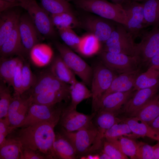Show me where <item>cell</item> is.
Masks as SVG:
<instances>
[{
    "label": "cell",
    "instance_id": "1",
    "mask_svg": "<svg viewBox=\"0 0 159 159\" xmlns=\"http://www.w3.org/2000/svg\"><path fill=\"white\" fill-rule=\"evenodd\" d=\"M56 125L48 121L21 127L14 137L22 145L44 155L47 159H57L53 148Z\"/></svg>",
    "mask_w": 159,
    "mask_h": 159
},
{
    "label": "cell",
    "instance_id": "15",
    "mask_svg": "<svg viewBox=\"0 0 159 159\" xmlns=\"http://www.w3.org/2000/svg\"><path fill=\"white\" fill-rule=\"evenodd\" d=\"M32 103L31 96L15 95L9 106L6 116L13 131L19 127L24 122L29 108Z\"/></svg>",
    "mask_w": 159,
    "mask_h": 159
},
{
    "label": "cell",
    "instance_id": "54",
    "mask_svg": "<svg viewBox=\"0 0 159 159\" xmlns=\"http://www.w3.org/2000/svg\"><path fill=\"white\" fill-rule=\"evenodd\" d=\"M131 2H142L145 0H130Z\"/></svg>",
    "mask_w": 159,
    "mask_h": 159
},
{
    "label": "cell",
    "instance_id": "45",
    "mask_svg": "<svg viewBox=\"0 0 159 159\" xmlns=\"http://www.w3.org/2000/svg\"><path fill=\"white\" fill-rule=\"evenodd\" d=\"M47 159L43 154L22 145L19 159Z\"/></svg>",
    "mask_w": 159,
    "mask_h": 159
},
{
    "label": "cell",
    "instance_id": "12",
    "mask_svg": "<svg viewBox=\"0 0 159 159\" xmlns=\"http://www.w3.org/2000/svg\"><path fill=\"white\" fill-rule=\"evenodd\" d=\"M127 16V22L124 26L134 39L141 36L146 28L142 3L131 2L123 8Z\"/></svg>",
    "mask_w": 159,
    "mask_h": 159
},
{
    "label": "cell",
    "instance_id": "34",
    "mask_svg": "<svg viewBox=\"0 0 159 159\" xmlns=\"http://www.w3.org/2000/svg\"><path fill=\"white\" fill-rule=\"evenodd\" d=\"M21 60L18 57L10 59L1 58L0 75L1 80L9 86L12 85V79L16 67Z\"/></svg>",
    "mask_w": 159,
    "mask_h": 159
},
{
    "label": "cell",
    "instance_id": "16",
    "mask_svg": "<svg viewBox=\"0 0 159 159\" xmlns=\"http://www.w3.org/2000/svg\"><path fill=\"white\" fill-rule=\"evenodd\" d=\"M70 85L57 78L50 70L42 72L31 88L30 95L34 96L49 91L69 92Z\"/></svg>",
    "mask_w": 159,
    "mask_h": 159
},
{
    "label": "cell",
    "instance_id": "8",
    "mask_svg": "<svg viewBox=\"0 0 159 159\" xmlns=\"http://www.w3.org/2000/svg\"><path fill=\"white\" fill-rule=\"evenodd\" d=\"M140 42L135 44V56L140 64H147L159 49V24L145 31Z\"/></svg>",
    "mask_w": 159,
    "mask_h": 159
},
{
    "label": "cell",
    "instance_id": "19",
    "mask_svg": "<svg viewBox=\"0 0 159 159\" xmlns=\"http://www.w3.org/2000/svg\"><path fill=\"white\" fill-rule=\"evenodd\" d=\"M133 89L125 92L110 93L101 97L94 110V112L104 111L116 114L132 95Z\"/></svg>",
    "mask_w": 159,
    "mask_h": 159
},
{
    "label": "cell",
    "instance_id": "24",
    "mask_svg": "<svg viewBox=\"0 0 159 159\" xmlns=\"http://www.w3.org/2000/svg\"><path fill=\"white\" fill-rule=\"evenodd\" d=\"M53 148L58 159L77 158V152L73 145L62 134L58 133L56 134Z\"/></svg>",
    "mask_w": 159,
    "mask_h": 159
},
{
    "label": "cell",
    "instance_id": "49",
    "mask_svg": "<svg viewBox=\"0 0 159 159\" xmlns=\"http://www.w3.org/2000/svg\"><path fill=\"white\" fill-rule=\"evenodd\" d=\"M148 125L159 134V115Z\"/></svg>",
    "mask_w": 159,
    "mask_h": 159
},
{
    "label": "cell",
    "instance_id": "20",
    "mask_svg": "<svg viewBox=\"0 0 159 159\" xmlns=\"http://www.w3.org/2000/svg\"><path fill=\"white\" fill-rule=\"evenodd\" d=\"M140 73V70L139 68L132 72L116 75L113 79L110 87L102 97L112 92H125L131 90L133 88L137 77Z\"/></svg>",
    "mask_w": 159,
    "mask_h": 159
},
{
    "label": "cell",
    "instance_id": "21",
    "mask_svg": "<svg viewBox=\"0 0 159 159\" xmlns=\"http://www.w3.org/2000/svg\"><path fill=\"white\" fill-rule=\"evenodd\" d=\"M18 24L19 23L0 46L1 57L6 58L14 54H21L24 53Z\"/></svg>",
    "mask_w": 159,
    "mask_h": 159
},
{
    "label": "cell",
    "instance_id": "55",
    "mask_svg": "<svg viewBox=\"0 0 159 159\" xmlns=\"http://www.w3.org/2000/svg\"><path fill=\"white\" fill-rule=\"evenodd\" d=\"M66 0V1H68V2H69V1H75L76 0Z\"/></svg>",
    "mask_w": 159,
    "mask_h": 159
},
{
    "label": "cell",
    "instance_id": "47",
    "mask_svg": "<svg viewBox=\"0 0 159 159\" xmlns=\"http://www.w3.org/2000/svg\"><path fill=\"white\" fill-rule=\"evenodd\" d=\"M17 6L24 8V5L20 3L11 2L4 0H0V12L4 11Z\"/></svg>",
    "mask_w": 159,
    "mask_h": 159
},
{
    "label": "cell",
    "instance_id": "5",
    "mask_svg": "<svg viewBox=\"0 0 159 159\" xmlns=\"http://www.w3.org/2000/svg\"><path fill=\"white\" fill-rule=\"evenodd\" d=\"M116 75L114 72L101 62L94 67L91 85L93 111L103 94L110 87Z\"/></svg>",
    "mask_w": 159,
    "mask_h": 159
},
{
    "label": "cell",
    "instance_id": "13",
    "mask_svg": "<svg viewBox=\"0 0 159 159\" xmlns=\"http://www.w3.org/2000/svg\"><path fill=\"white\" fill-rule=\"evenodd\" d=\"M97 112L87 115L68 107L62 109L59 120L63 128L67 132H73L87 128L92 125Z\"/></svg>",
    "mask_w": 159,
    "mask_h": 159
},
{
    "label": "cell",
    "instance_id": "33",
    "mask_svg": "<svg viewBox=\"0 0 159 159\" xmlns=\"http://www.w3.org/2000/svg\"><path fill=\"white\" fill-rule=\"evenodd\" d=\"M50 17L54 26L58 30L72 29L79 26V21L73 12H64L51 14Z\"/></svg>",
    "mask_w": 159,
    "mask_h": 159
},
{
    "label": "cell",
    "instance_id": "40",
    "mask_svg": "<svg viewBox=\"0 0 159 159\" xmlns=\"http://www.w3.org/2000/svg\"><path fill=\"white\" fill-rule=\"evenodd\" d=\"M102 152L108 155L111 159L129 158L120 150L117 140L111 141L104 140Z\"/></svg>",
    "mask_w": 159,
    "mask_h": 159
},
{
    "label": "cell",
    "instance_id": "3",
    "mask_svg": "<svg viewBox=\"0 0 159 159\" xmlns=\"http://www.w3.org/2000/svg\"><path fill=\"white\" fill-rule=\"evenodd\" d=\"M55 47L65 63L86 85L90 86L93 69L84 60L64 44L56 42Z\"/></svg>",
    "mask_w": 159,
    "mask_h": 159
},
{
    "label": "cell",
    "instance_id": "50",
    "mask_svg": "<svg viewBox=\"0 0 159 159\" xmlns=\"http://www.w3.org/2000/svg\"><path fill=\"white\" fill-rule=\"evenodd\" d=\"M112 3L118 4L124 8L131 2L130 0H110Z\"/></svg>",
    "mask_w": 159,
    "mask_h": 159
},
{
    "label": "cell",
    "instance_id": "7",
    "mask_svg": "<svg viewBox=\"0 0 159 159\" xmlns=\"http://www.w3.org/2000/svg\"><path fill=\"white\" fill-rule=\"evenodd\" d=\"M99 57L107 67L119 74L137 70L140 64L135 56L101 51Z\"/></svg>",
    "mask_w": 159,
    "mask_h": 159
},
{
    "label": "cell",
    "instance_id": "26",
    "mask_svg": "<svg viewBox=\"0 0 159 159\" xmlns=\"http://www.w3.org/2000/svg\"><path fill=\"white\" fill-rule=\"evenodd\" d=\"M159 115V95H156L132 117L149 125Z\"/></svg>",
    "mask_w": 159,
    "mask_h": 159
},
{
    "label": "cell",
    "instance_id": "44",
    "mask_svg": "<svg viewBox=\"0 0 159 159\" xmlns=\"http://www.w3.org/2000/svg\"><path fill=\"white\" fill-rule=\"evenodd\" d=\"M23 63L21 60L17 65L12 79V85L14 91V95H21L22 92V69Z\"/></svg>",
    "mask_w": 159,
    "mask_h": 159
},
{
    "label": "cell",
    "instance_id": "27",
    "mask_svg": "<svg viewBox=\"0 0 159 159\" xmlns=\"http://www.w3.org/2000/svg\"><path fill=\"white\" fill-rule=\"evenodd\" d=\"M83 82L77 80L70 85L69 93L71 102L68 107L71 109H76L77 106L83 100L92 97L91 91Z\"/></svg>",
    "mask_w": 159,
    "mask_h": 159
},
{
    "label": "cell",
    "instance_id": "30",
    "mask_svg": "<svg viewBox=\"0 0 159 159\" xmlns=\"http://www.w3.org/2000/svg\"><path fill=\"white\" fill-rule=\"evenodd\" d=\"M22 144L16 138L6 139L0 145V159H19Z\"/></svg>",
    "mask_w": 159,
    "mask_h": 159
},
{
    "label": "cell",
    "instance_id": "32",
    "mask_svg": "<svg viewBox=\"0 0 159 159\" xmlns=\"http://www.w3.org/2000/svg\"><path fill=\"white\" fill-rule=\"evenodd\" d=\"M142 3L146 28L159 24V0H145Z\"/></svg>",
    "mask_w": 159,
    "mask_h": 159
},
{
    "label": "cell",
    "instance_id": "46",
    "mask_svg": "<svg viewBox=\"0 0 159 159\" xmlns=\"http://www.w3.org/2000/svg\"><path fill=\"white\" fill-rule=\"evenodd\" d=\"M13 131L7 117L0 119V145L5 140L6 137Z\"/></svg>",
    "mask_w": 159,
    "mask_h": 159
},
{
    "label": "cell",
    "instance_id": "29",
    "mask_svg": "<svg viewBox=\"0 0 159 159\" xmlns=\"http://www.w3.org/2000/svg\"><path fill=\"white\" fill-rule=\"evenodd\" d=\"M159 84V70L148 68L145 72L137 77L133 88L134 91L150 88Z\"/></svg>",
    "mask_w": 159,
    "mask_h": 159
},
{
    "label": "cell",
    "instance_id": "22",
    "mask_svg": "<svg viewBox=\"0 0 159 159\" xmlns=\"http://www.w3.org/2000/svg\"><path fill=\"white\" fill-rule=\"evenodd\" d=\"M13 8L0 13V46L19 23L20 16Z\"/></svg>",
    "mask_w": 159,
    "mask_h": 159
},
{
    "label": "cell",
    "instance_id": "48",
    "mask_svg": "<svg viewBox=\"0 0 159 159\" xmlns=\"http://www.w3.org/2000/svg\"><path fill=\"white\" fill-rule=\"evenodd\" d=\"M148 66V68H152L159 70V49L151 58Z\"/></svg>",
    "mask_w": 159,
    "mask_h": 159
},
{
    "label": "cell",
    "instance_id": "18",
    "mask_svg": "<svg viewBox=\"0 0 159 159\" xmlns=\"http://www.w3.org/2000/svg\"><path fill=\"white\" fill-rule=\"evenodd\" d=\"M159 84L154 87L135 91L122 107V112L132 117L144 105L156 95Z\"/></svg>",
    "mask_w": 159,
    "mask_h": 159
},
{
    "label": "cell",
    "instance_id": "31",
    "mask_svg": "<svg viewBox=\"0 0 159 159\" xmlns=\"http://www.w3.org/2000/svg\"><path fill=\"white\" fill-rule=\"evenodd\" d=\"M101 43L93 34L89 33L81 37L78 52L86 57H91L98 53Z\"/></svg>",
    "mask_w": 159,
    "mask_h": 159
},
{
    "label": "cell",
    "instance_id": "4",
    "mask_svg": "<svg viewBox=\"0 0 159 159\" xmlns=\"http://www.w3.org/2000/svg\"><path fill=\"white\" fill-rule=\"evenodd\" d=\"M134 39L124 25L118 23L110 37L104 43L102 51L134 56Z\"/></svg>",
    "mask_w": 159,
    "mask_h": 159
},
{
    "label": "cell",
    "instance_id": "38",
    "mask_svg": "<svg viewBox=\"0 0 159 159\" xmlns=\"http://www.w3.org/2000/svg\"><path fill=\"white\" fill-rule=\"evenodd\" d=\"M1 80L0 85V119L7 116L9 106L13 99L10 90Z\"/></svg>",
    "mask_w": 159,
    "mask_h": 159
},
{
    "label": "cell",
    "instance_id": "14",
    "mask_svg": "<svg viewBox=\"0 0 159 159\" xmlns=\"http://www.w3.org/2000/svg\"><path fill=\"white\" fill-rule=\"evenodd\" d=\"M116 114L104 111L97 112L95 117V125L97 129V133L87 155L100 150L103 146L105 134L107 130L115 124L122 121L116 117Z\"/></svg>",
    "mask_w": 159,
    "mask_h": 159
},
{
    "label": "cell",
    "instance_id": "10",
    "mask_svg": "<svg viewBox=\"0 0 159 159\" xmlns=\"http://www.w3.org/2000/svg\"><path fill=\"white\" fill-rule=\"evenodd\" d=\"M79 22V26L94 35L103 43L118 23L97 15L86 16Z\"/></svg>",
    "mask_w": 159,
    "mask_h": 159
},
{
    "label": "cell",
    "instance_id": "28",
    "mask_svg": "<svg viewBox=\"0 0 159 159\" xmlns=\"http://www.w3.org/2000/svg\"><path fill=\"white\" fill-rule=\"evenodd\" d=\"M69 96V92L49 91L31 96L32 103L55 105L63 100H66Z\"/></svg>",
    "mask_w": 159,
    "mask_h": 159
},
{
    "label": "cell",
    "instance_id": "52",
    "mask_svg": "<svg viewBox=\"0 0 159 159\" xmlns=\"http://www.w3.org/2000/svg\"><path fill=\"white\" fill-rule=\"evenodd\" d=\"M7 1L11 2H19L23 4L24 5V9L25 8L26 5L28 4L30 0H4Z\"/></svg>",
    "mask_w": 159,
    "mask_h": 159
},
{
    "label": "cell",
    "instance_id": "36",
    "mask_svg": "<svg viewBox=\"0 0 159 159\" xmlns=\"http://www.w3.org/2000/svg\"><path fill=\"white\" fill-rule=\"evenodd\" d=\"M42 7L51 14L73 12L69 2L65 0H40Z\"/></svg>",
    "mask_w": 159,
    "mask_h": 159
},
{
    "label": "cell",
    "instance_id": "37",
    "mask_svg": "<svg viewBox=\"0 0 159 159\" xmlns=\"http://www.w3.org/2000/svg\"><path fill=\"white\" fill-rule=\"evenodd\" d=\"M53 53L52 49L49 46L38 43L32 48L29 54L34 61L47 63L51 59Z\"/></svg>",
    "mask_w": 159,
    "mask_h": 159
},
{
    "label": "cell",
    "instance_id": "17",
    "mask_svg": "<svg viewBox=\"0 0 159 159\" xmlns=\"http://www.w3.org/2000/svg\"><path fill=\"white\" fill-rule=\"evenodd\" d=\"M18 26L24 53L29 54L32 48L38 43L40 34L28 14L20 16Z\"/></svg>",
    "mask_w": 159,
    "mask_h": 159
},
{
    "label": "cell",
    "instance_id": "43",
    "mask_svg": "<svg viewBox=\"0 0 159 159\" xmlns=\"http://www.w3.org/2000/svg\"><path fill=\"white\" fill-rule=\"evenodd\" d=\"M137 143L136 159H155L153 146L142 142Z\"/></svg>",
    "mask_w": 159,
    "mask_h": 159
},
{
    "label": "cell",
    "instance_id": "9",
    "mask_svg": "<svg viewBox=\"0 0 159 159\" xmlns=\"http://www.w3.org/2000/svg\"><path fill=\"white\" fill-rule=\"evenodd\" d=\"M97 133V129L94 124L87 128L73 132H67L63 128L62 130V134L74 147L77 158L87 155Z\"/></svg>",
    "mask_w": 159,
    "mask_h": 159
},
{
    "label": "cell",
    "instance_id": "25",
    "mask_svg": "<svg viewBox=\"0 0 159 159\" xmlns=\"http://www.w3.org/2000/svg\"><path fill=\"white\" fill-rule=\"evenodd\" d=\"M125 120L137 137H147L159 142V134L148 124L135 117H128Z\"/></svg>",
    "mask_w": 159,
    "mask_h": 159
},
{
    "label": "cell",
    "instance_id": "11",
    "mask_svg": "<svg viewBox=\"0 0 159 159\" xmlns=\"http://www.w3.org/2000/svg\"><path fill=\"white\" fill-rule=\"evenodd\" d=\"M39 33L47 37H53L55 34L54 27L50 16L35 0H30L24 9Z\"/></svg>",
    "mask_w": 159,
    "mask_h": 159
},
{
    "label": "cell",
    "instance_id": "6",
    "mask_svg": "<svg viewBox=\"0 0 159 159\" xmlns=\"http://www.w3.org/2000/svg\"><path fill=\"white\" fill-rule=\"evenodd\" d=\"M55 105L32 103L19 127H28L44 121L49 122L57 125L59 120L63 109L56 107Z\"/></svg>",
    "mask_w": 159,
    "mask_h": 159
},
{
    "label": "cell",
    "instance_id": "41",
    "mask_svg": "<svg viewBox=\"0 0 159 159\" xmlns=\"http://www.w3.org/2000/svg\"><path fill=\"white\" fill-rule=\"evenodd\" d=\"M117 140L122 153L131 159H136L137 143L132 138L125 136H121Z\"/></svg>",
    "mask_w": 159,
    "mask_h": 159
},
{
    "label": "cell",
    "instance_id": "51",
    "mask_svg": "<svg viewBox=\"0 0 159 159\" xmlns=\"http://www.w3.org/2000/svg\"><path fill=\"white\" fill-rule=\"evenodd\" d=\"M153 147L155 159H159V142H158Z\"/></svg>",
    "mask_w": 159,
    "mask_h": 159
},
{
    "label": "cell",
    "instance_id": "23",
    "mask_svg": "<svg viewBox=\"0 0 159 159\" xmlns=\"http://www.w3.org/2000/svg\"><path fill=\"white\" fill-rule=\"evenodd\" d=\"M53 74L58 80L70 85L77 80L75 74L65 63L60 56L54 59L50 69Z\"/></svg>",
    "mask_w": 159,
    "mask_h": 159
},
{
    "label": "cell",
    "instance_id": "35",
    "mask_svg": "<svg viewBox=\"0 0 159 159\" xmlns=\"http://www.w3.org/2000/svg\"><path fill=\"white\" fill-rule=\"evenodd\" d=\"M122 136L131 138H137L132 132L128 124L122 121L114 125L106 132L105 139L108 141L117 140Z\"/></svg>",
    "mask_w": 159,
    "mask_h": 159
},
{
    "label": "cell",
    "instance_id": "39",
    "mask_svg": "<svg viewBox=\"0 0 159 159\" xmlns=\"http://www.w3.org/2000/svg\"><path fill=\"white\" fill-rule=\"evenodd\" d=\"M59 36L66 45L71 49L78 52L81 40L72 29H65L58 30Z\"/></svg>",
    "mask_w": 159,
    "mask_h": 159
},
{
    "label": "cell",
    "instance_id": "53",
    "mask_svg": "<svg viewBox=\"0 0 159 159\" xmlns=\"http://www.w3.org/2000/svg\"><path fill=\"white\" fill-rule=\"evenodd\" d=\"M99 159H110V157L105 153H102L99 155Z\"/></svg>",
    "mask_w": 159,
    "mask_h": 159
},
{
    "label": "cell",
    "instance_id": "2",
    "mask_svg": "<svg viewBox=\"0 0 159 159\" xmlns=\"http://www.w3.org/2000/svg\"><path fill=\"white\" fill-rule=\"evenodd\" d=\"M74 3L79 8L97 16L111 20L124 26L127 16L124 9L120 6L107 0H76Z\"/></svg>",
    "mask_w": 159,
    "mask_h": 159
},
{
    "label": "cell",
    "instance_id": "42",
    "mask_svg": "<svg viewBox=\"0 0 159 159\" xmlns=\"http://www.w3.org/2000/svg\"><path fill=\"white\" fill-rule=\"evenodd\" d=\"M22 92L31 88L34 85L36 80L28 64H23L22 69Z\"/></svg>",
    "mask_w": 159,
    "mask_h": 159
}]
</instances>
